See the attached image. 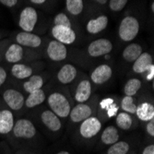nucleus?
Returning a JSON list of instances; mask_svg holds the SVG:
<instances>
[{"mask_svg": "<svg viewBox=\"0 0 154 154\" xmlns=\"http://www.w3.org/2000/svg\"><path fill=\"white\" fill-rule=\"evenodd\" d=\"M1 99L8 108L13 113H17L24 107L25 96L20 91L13 87H7L0 92Z\"/></svg>", "mask_w": 154, "mask_h": 154, "instance_id": "3", "label": "nucleus"}, {"mask_svg": "<svg viewBox=\"0 0 154 154\" xmlns=\"http://www.w3.org/2000/svg\"><path fill=\"white\" fill-rule=\"evenodd\" d=\"M15 115L6 106L2 99H0V137H8L10 134L14 124Z\"/></svg>", "mask_w": 154, "mask_h": 154, "instance_id": "5", "label": "nucleus"}, {"mask_svg": "<svg viewBox=\"0 0 154 154\" xmlns=\"http://www.w3.org/2000/svg\"><path fill=\"white\" fill-rule=\"evenodd\" d=\"M16 44L21 45L22 47H31L37 48L42 44V39L40 36L28 32H20L15 37Z\"/></svg>", "mask_w": 154, "mask_h": 154, "instance_id": "14", "label": "nucleus"}, {"mask_svg": "<svg viewBox=\"0 0 154 154\" xmlns=\"http://www.w3.org/2000/svg\"><path fill=\"white\" fill-rule=\"evenodd\" d=\"M146 132L149 137H154V119H151L149 122H147Z\"/></svg>", "mask_w": 154, "mask_h": 154, "instance_id": "34", "label": "nucleus"}, {"mask_svg": "<svg viewBox=\"0 0 154 154\" xmlns=\"http://www.w3.org/2000/svg\"><path fill=\"white\" fill-rule=\"evenodd\" d=\"M17 154H28V153H20V152H18Z\"/></svg>", "mask_w": 154, "mask_h": 154, "instance_id": "45", "label": "nucleus"}, {"mask_svg": "<svg viewBox=\"0 0 154 154\" xmlns=\"http://www.w3.org/2000/svg\"><path fill=\"white\" fill-rule=\"evenodd\" d=\"M51 32L55 40L60 42V43H62L65 45L73 44L77 38L75 31L70 27L54 26L52 28Z\"/></svg>", "mask_w": 154, "mask_h": 154, "instance_id": "9", "label": "nucleus"}, {"mask_svg": "<svg viewBox=\"0 0 154 154\" xmlns=\"http://www.w3.org/2000/svg\"><path fill=\"white\" fill-rule=\"evenodd\" d=\"M23 55H24L23 47L16 43H14L11 44L7 48L4 54V57L8 63L13 65L16 63H20L23 59Z\"/></svg>", "mask_w": 154, "mask_h": 154, "instance_id": "16", "label": "nucleus"}, {"mask_svg": "<svg viewBox=\"0 0 154 154\" xmlns=\"http://www.w3.org/2000/svg\"><path fill=\"white\" fill-rule=\"evenodd\" d=\"M135 115L140 121L149 122V120L154 119V106L149 102H143L137 105Z\"/></svg>", "mask_w": 154, "mask_h": 154, "instance_id": "19", "label": "nucleus"}, {"mask_svg": "<svg viewBox=\"0 0 154 154\" xmlns=\"http://www.w3.org/2000/svg\"><path fill=\"white\" fill-rule=\"evenodd\" d=\"M66 8L71 15L78 16L83 11V0H66Z\"/></svg>", "mask_w": 154, "mask_h": 154, "instance_id": "30", "label": "nucleus"}, {"mask_svg": "<svg viewBox=\"0 0 154 154\" xmlns=\"http://www.w3.org/2000/svg\"><path fill=\"white\" fill-rule=\"evenodd\" d=\"M77 67L71 64L64 65L57 73V79L62 84L71 83L77 77Z\"/></svg>", "mask_w": 154, "mask_h": 154, "instance_id": "18", "label": "nucleus"}, {"mask_svg": "<svg viewBox=\"0 0 154 154\" xmlns=\"http://www.w3.org/2000/svg\"><path fill=\"white\" fill-rule=\"evenodd\" d=\"M32 68L27 65L20 64V63H16L13 64L10 67V74L11 76L20 80L27 79L28 78H30L32 75Z\"/></svg>", "mask_w": 154, "mask_h": 154, "instance_id": "21", "label": "nucleus"}, {"mask_svg": "<svg viewBox=\"0 0 154 154\" xmlns=\"http://www.w3.org/2000/svg\"><path fill=\"white\" fill-rule=\"evenodd\" d=\"M37 130L32 121L27 118H19L15 120L14 127L8 135V140L15 146L16 143L29 141L34 138Z\"/></svg>", "mask_w": 154, "mask_h": 154, "instance_id": "1", "label": "nucleus"}, {"mask_svg": "<svg viewBox=\"0 0 154 154\" xmlns=\"http://www.w3.org/2000/svg\"><path fill=\"white\" fill-rule=\"evenodd\" d=\"M142 47L138 44H130L123 51V58L128 63H133L142 54Z\"/></svg>", "mask_w": 154, "mask_h": 154, "instance_id": "25", "label": "nucleus"}, {"mask_svg": "<svg viewBox=\"0 0 154 154\" xmlns=\"http://www.w3.org/2000/svg\"><path fill=\"white\" fill-rule=\"evenodd\" d=\"M112 75H113L112 67L107 64H103L93 69L91 74V79L96 85H102L112 78Z\"/></svg>", "mask_w": 154, "mask_h": 154, "instance_id": "13", "label": "nucleus"}, {"mask_svg": "<svg viewBox=\"0 0 154 154\" xmlns=\"http://www.w3.org/2000/svg\"><path fill=\"white\" fill-rule=\"evenodd\" d=\"M44 84H45V79L41 75H32L30 78H28L27 80L23 82L22 88L24 91L30 93L34 91L42 89Z\"/></svg>", "mask_w": 154, "mask_h": 154, "instance_id": "24", "label": "nucleus"}, {"mask_svg": "<svg viewBox=\"0 0 154 154\" xmlns=\"http://www.w3.org/2000/svg\"><path fill=\"white\" fill-rule=\"evenodd\" d=\"M0 154H12L6 142H0Z\"/></svg>", "mask_w": 154, "mask_h": 154, "instance_id": "38", "label": "nucleus"}, {"mask_svg": "<svg viewBox=\"0 0 154 154\" xmlns=\"http://www.w3.org/2000/svg\"><path fill=\"white\" fill-rule=\"evenodd\" d=\"M38 20V13L35 8L32 7L24 8L20 14L19 18V26L22 32H32Z\"/></svg>", "mask_w": 154, "mask_h": 154, "instance_id": "7", "label": "nucleus"}, {"mask_svg": "<svg viewBox=\"0 0 154 154\" xmlns=\"http://www.w3.org/2000/svg\"><path fill=\"white\" fill-rule=\"evenodd\" d=\"M0 39H1V33H0Z\"/></svg>", "mask_w": 154, "mask_h": 154, "instance_id": "47", "label": "nucleus"}, {"mask_svg": "<svg viewBox=\"0 0 154 154\" xmlns=\"http://www.w3.org/2000/svg\"><path fill=\"white\" fill-rule=\"evenodd\" d=\"M92 113H93L92 107L85 103H78L73 108H71L68 116L72 123L80 124L84 120H86L87 118L91 116Z\"/></svg>", "mask_w": 154, "mask_h": 154, "instance_id": "10", "label": "nucleus"}, {"mask_svg": "<svg viewBox=\"0 0 154 154\" xmlns=\"http://www.w3.org/2000/svg\"><path fill=\"white\" fill-rule=\"evenodd\" d=\"M113 103H114V100H113V99H111V98H107V99H103V100L101 102L100 106H101L103 109L106 110L108 107H110Z\"/></svg>", "mask_w": 154, "mask_h": 154, "instance_id": "37", "label": "nucleus"}, {"mask_svg": "<svg viewBox=\"0 0 154 154\" xmlns=\"http://www.w3.org/2000/svg\"><path fill=\"white\" fill-rule=\"evenodd\" d=\"M117 110H118V108H117L116 104L113 103L110 107H108V108L105 110V111H106V115H107V116L110 118V117H113V116H116V114H117Z\"/></svg>", "mask_w": 154, "mask_h": 154, "instance_id": "35", "label": "nucleus"}, {"mask_svg": "<svg viewBox=\"0 0 154 154\" xmlns=\"http://www.w3.org/2000/svg\"><path fill=\"white\" fill-rule=\"evenodd\" d=\"M113 44L108 39H97L88 46V54L92 57H100L112 52Z\"/></svg>", "mask_w": 154, "mask_h": 154, "instance_id": "8", "label": "nucleus"}, {"mask_svg": "<svg viewBox=\"0 0 154 154\" xmlns=\"http://www.w3.org/2000/svg\"><path fill=\"white\" fill-rule=\"evenodd\" d=\"M108 21H109L108 17L105 15H101L95 19H92L89 20V22L87 23V26H86L87 32L91 34L99 33L106 29V27L108 25Z\"/></svg>", "mask_w": 154, "mask_h": 154, "instance_id": "20", "label": "nucleus"}, {"mask_svg": "<svg viewBox=\"0 0 154 154\" xmlns=\"http://www.w3.org/2000/svg\"><path fill=\"white\" fill-rule=\"evenodd\" d=\"M46 1V0H31V2H32L33 4H36V5H41L43 4Z\"/></svg>", "mask_w": 154, "mask_h": 154, "instance_id": "41", "label": "nucleus"}, {"mask_svg": "<svg viewBox=\"0 0 154 154\" xmlns=\"http://www.w3.org/2000/svg\"><path fill=\"white\" fill-rule=\"evenodd\" d=\"M145 73H147V75H146L147 80H149V81L153 80V79H154V64L149 66V67L148 68V70Z\"/></svg>", "mask_w": 154, "mask_h": 154, "instance_id": "36", "label": "nucleus"}, {"mask_svg": "<svg viewBox=\"0 0 154 154\" xmlns=\"http://www.w3.org/2000/svg\"><path fill=\"white\" fill-rule=\"evenodd\" d=\"M57 154H71V153L69 152V151H67V150H60Z\"/></svg>", "mask_w": 154, "mask_h": 154, "instance_id": "43", "label": "nucleus"}, {"mask_svg": "<svg viewBox=\"0 0 154 154\" xmlns=\"http://www.w3.org/2000/svg\"><path fill=\"white\" fill-rule=\"evenodd\" d=\"M92 1L99 3V4H101V5H104V4H106V3H107L108 0H92Z\"/></svg>", "mask_w": 154, "mask_h": 154, "instance_id": "42", "label": "nucleus"}, {"mask_svg": "<svg viewBox=\"0 0 154 154\" xmlns=\"http://www.w3.org/2000/svg\"><path fill=\"white\" fill-rule=\"evenodd\" d=\"M141 87H142V81L139 79L132 78L125 82L124 86V93L125 96L134 97L137 93V91L141 89Z\"/></svg>", "mask_w": 154, "mask_h": 154, "instance_id": "27", "label": "nucleus"}, {"mask_svg": "<svg viewBox=\"0 0 154 154\" xmlns=\"http://www.w3.org/2000/svg\"><path fill=\"white\" fill-rule=\"evenodd\" d=\"M1 57L2 55H1V53H0V61H1Z\"/></svg>", "mask_w": 154, "mask_h": 154, "instance_id": "46", "label": "nucleus"}, {"mask_svg": "<svg viewBox=\"0 0 154 154\" xmlns=\"http://www.w3.org/2000/svg\"><path fill=\"white\" fill-rule=\"evenodd\" d=\"M119 138H120L119 131L114 125L106 127L103 130L101 135V141L105 146H111L112 144L117 142L119 140Z\"/></svg>", "mask_w": 154, "mask_h": 154, "instance_id": "23", "label": "nucleus"}, {"mask_svg": "<svg viewBox=\"0 0 154 154\" xmlns=\"http://www.w3.org/2000/svg\"><path fill=\"white\" fill-rule=\"evenodd\" d=\"M132 70L136 74L145 73L150 65L153 64V59L151 54L149 53H142L139 57L133 62Z\"/></svg>", "mask_w": 154, "mask_h": 154, "instance_id": "17", "label": "nucleus"}, {"mask_svg": "<svg viewBox=\"0 0 154 154\" xmlns=\"http://www.w3.org/2000/svg\"><path fill=\"white\" fill-rule=\"evenodd\" d=\"M41 121L44 124L45 127L51 132L57 133L62 129L61 118H59L54 113H53L50 109H46L42 112Z\"/></svg>", "mask_w": 154, "mask_h": 154, "instance_id": "11", "label": "nucleus"}, {"mask_svg": "<svg viewBox=\"0 0 154 154\" xmlns=\"http://www.w3.org/2000/svg\"><path fill=\"white\" fill-rule=\"evenodd\" d=\"M139 32V22L138 20L132 16L125 17L118 29V35L120 39L124 42L133 41Z\"/></svg>", "mask_w": 154, "mask_h": 154, "instance_id": "4", "label": "nucleus"}, {"mask_svg": "<svg viewBox=\"0 0 154 154\" xmlns=\"http://www.w3.org/2000/svg\"><path fill=\"white\" fill-rule=\"evenodd\" d=\"M54 26H65V27L72 28L70 20H69V18L66 15L65 13H59L54 17Z\"/></svg>", "mask_w": 154, "mask_h": 154, "instance_id": "31", "label": "nucleus"}, {"mask_svg": "<svg viewBox=\"0 0 154 154\" xmlns=\"http://www.w3.org/2000/svg\"><path fill=\"white\" fill-rule=\"evenodd\" d=\"M46 100V95L43 89H40L37 91H34L32 92H30L28 96L25 98V103L24 106L27 108H34L40 104L43 103Z\"/></svg>", "mask_w": 154, "mask_h": 154, "instance_id": "22", "label": "nucleus"}, {"mask_svg": "<svg viewBox=\"0 0 154 154\" xmlns=\"http://www.w3.org/2000/svg\"><path fill=\"white\" fill-rule=\"evenodd\" d=\"M150 8H151V12H154V4H153V2L151 3V6H150Z\"/></svg>", "mask_w": 154, "mask_h": 154, "instance_id": "44", "label": "nucleus"}, {"mask_svg": "<svg viewBox=\"0 0 154 154\" xmlns=\"http://www.w3.org/2000/svg\"><path fill=\"white\" fill-rule=\"evenodd\" d=\"M130 149V145L125 140H118L117 142L109 146L106 154H128Z\"/></svg>", "mask_w": 154, "mask_h": 154, "instance_id": "28", "label": "nucleus"}, {"mask_svg": "<svg viewBox=\"0 0 154 154\" xmlns=\"http://www.w3.org/2000/svg\"><path fill=\"white\" fill-rule=\"evenodd\" d=\"M128 4V0H110L109 8L115 12L121 11Z\"/></svg>", "mask_w": 154, "mask_h": 154, "instance_id": "32", "label": "nucleus"}, {"mask_svg": "<svg viewBox=\"0 0 154 154\" xmlns=\"http://www.w3.org/2000/svg\"><path fill=\"white\" fill-rule=\"evenodd\" d=\"M91 95V83L89 79H82L75 91V101L78 103H86Z\"/></svg>", "mask_w": 154, "mask_h": 154, "instance_id": "15", "label": "nucleus"}, {"mask_svg": "<svg viewBox=\"0 0 154 154\" xmlns=\"http://www.w3.org/2000/svg\"><path fill=\"white\" fill-rule=\"evenodd\" d=\"M102 122L96 116H90L86 120L80 123L79 128V133L82 138L90 139L99 134L102 129Z\"/></svg>", "mask_w": 154, "mask_h": 154, "instance_id": "6", "label": "nucleus"}, {"mask_svg": "<svg viewBox=\"0 0 154 154\" xmlns=\"http://www.w3.org/2000/svg\"><path fill=\"white\" fill-rule=\"evenodd\" d=\"M46 53L48 57L55 62L63 61L66 58L67 55V49L65 45H63L60 42L54 40L51 41L48 44Z\"/></svg>", "mask_w": 154, "mask_h": 154, "instance_id": "12", "label": "nucleus"}, {"mask_svg": "<svg viewBox=\"0 0 154 154\" xmlns=\"http://www.w3.org/2000/svg\"><path fill=\"white\" fill-rule=\"evenodd\" d=\"M0 3L7 8H13L18 3V0H0Z\"/></svg>", "mask_w": 154, "mask_h": 154, "instance_id": "39", "label": "nucleus"}, {"mask_svg": "<svg viewBox=\"0 0 154 154\" xmlns=\"http://www.w3.org/2000/svg\"><path fill=\"white\" fill-rule=\"evenodd\" d=\"M133 122L134 120L131 115L125 113V112H120L116 116V124L117 128L124 131L130 130L133 127Z\"/></svg>", "mask_w": 154, "mask_h": 154, "instance_id": "26", "label": "nucleus"}, {"mask_svg": "<svg viewBox=\"0 0 154 154\" xmlns=\"http://www.w3.org/2000/svg\"><path fill=\"white\" fill-rule=\"evenodd\" d=\"M47 103L49 109L59 118L65 119L68 117L71 110V105L67 98L62 92L54 91L51 93L47 98Z\"/></svg>", "mask_w": 154, "mask_h": 154, "instance_id": "2", "label": "nucleus"}, {"mask_svg": "<svg viewBox=\"0 0 154 154\" xmlns=\"http://www.w3.org/2000/svg\"><path fill=\"white\" fill-rule=\"evenodd\" d=\"M8 79V72L7 69L0 66V88H3Z\"/></svg>", "mask_w": 154, "mask_h": 154, "instance_id": "33", "label": "nucleus"}, {"mask_svg": "<svg viewBox=\"0 0 154 154\" xmlns=\"http://www.w3.org/2000/svg\"><path fill=\"white\" fill-rule=\"evenodd\" d=\"M142 154H154V145L149 144L147 147H145L142 150Z\"/></svg>", "mask_w": 154, "mask_h": 154, "instance_id": "40", "label": "nucleus"}, {"mask_svg": "<svg viewBox=\"0 0 154 154\" xmlns=\"http://www.w3.org/2000/svg\"><path fill=\"white\" fill-rule=\"evenodd\" d=\"M120 107L125 113H128L129 115H135L137 104L135 103V98L132 96H125L122 98Z\"/></svg>", "mask_w": 154, "mask_h": 154, "instance_id": "29", "label": "nucleus"}]
</instances>
